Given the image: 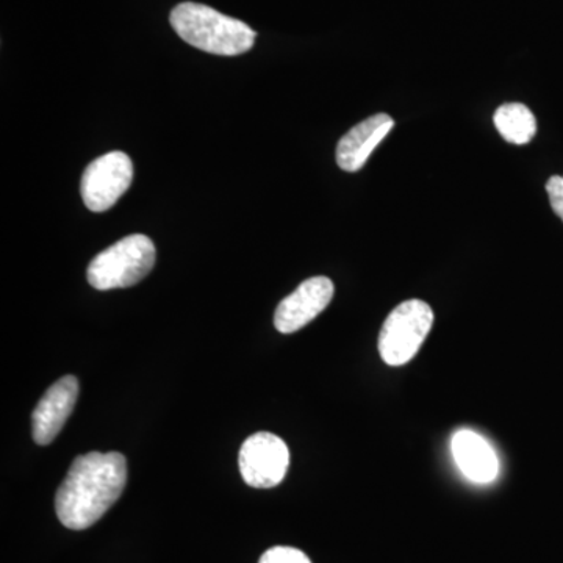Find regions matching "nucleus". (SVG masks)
Returning <instances> with one entry per match:
<instances>
[{"instance_id": "7", "label": "nucleus", "mask_w": 563, "mask_h": 563, "mask_svg": "<svg viewBox=\"0 0 563 563\" xmlns=\"http://www.w3.org/2000/svg\"><path fill=\"white\" fill-rule=\"evenodd\" d=\"M335 292L329 277L317 276L302 282L287 298L282 299L274 314V325L282 333L306 328L331 303Z\"/></svg>"}, {"instance_id": "6", "label": "nucleus", "mask_w": 563, "mask_h": 563, "mask_svg": "<svg viewBox=\"0 0 563 563\" xmlns=\"http://www.w3.org/2000/svg\"><path fill=\"white\" fill-rule=\"evenodd\" d=\"M290 465V451L279 437L257 432L243 443L240 472L244 483L254 488H273L284 481Z\"/></svg>"}, {"instance_id": "12", "label": "nucleus", "mask_w": 563, "mask_h": 563, "mask_svg": "<svg viewBox=\"0 0 563 563\" xmlns=\"http://www.w3.org/2000/svg\"><path fill=\"white\" fill-rule=\"evenodd\" d=\"M258 563H312L302 551L296 548L274 547L262 555Z\"/></svg>"}, {"instance_id": "2", "label": "nucleus", "mask_w": 563, "mask_h": 563, "mask_svg": "<svg viewBox=\"0 0 563 563\" xmlns=\"http://www.w3.org/2000/svg\"><path fill=\"white\" fill-rule=\"evenodd\" d=\"M169 21L185 43L196 49L224 57L246 54L257 38V33L243 21L225 16L202 3H180L172 11Z\"/></svg>"}, {"instance_id": "3", "label": "nucleus", "mask_w": 563, "mask_h": 563, "mask_svg": "<svg viewBox=\"0 0 563 563\" xmlns=\"http://www.w3.org/2000/svg\"><path fill=\"white\" fill-rule=\"evenodd\" d=\"M157 258L150 236H125L92 258L87 277L96 290L107 291L139 284L152 272Z\"/></svg>"}, {"instance_id": "9", "label": "nucleus", "mask_w": 563, "mask_h": 563, "mask_svg": "<svg viewBox=\"0 0 563 563\" xmlns=\"http://www.w3.org/2000/svg\"><path fill=\"white\" fill-rule=\"evenodd\" d=\"M393 128L395 121L385 113H377L368 120L358 122L339 141L336 165L343 172L357 173Z\"/></svg>"}, {"instance_id": "13", "label": "nucleus", "mask_w": 563, "mask_h": 563, "mask_svg": "<svg viewBox=\"0 0 563 563\" xmlns=\"http://www.w3.org/2000/svg\"><path fill=\"white\" fill-rule=\"evenodd\" d=\"M547 191L554 213L563 221V176L550 177L547 181Z\"/></svg>"}, {"instance_id": "8", "label": "nucleus", "mask_w": 563, "mask_h": 563, "mask_svg": "<svg viewBox=\"0 0 563 563\" xmlns=\"http://www.w3.org/2000/svg\"><path fill=\"white\" fill-rule=\"evenodd\" d=\"M79 398V380L74 376L62 377L41 398L32 415V435L36 444L46 446L57 439L68 421Z\"/></svg>"}, {"instance_id": "5", "label": "nucleus", "mask_w": 563, "mask_h": 563, "mask_svg": "<svg viewBox=\"0 0 563 563\" xmlns=\"http://www.w3.org/2000/svg\"><path fill=\"white\" fill-rule=\"evenodd\" d=\"M133 163L124 152L114 151L96 158L85 169L80 181L81 199L96 213L110 210L129 190Z\"/></svg>"}, {"instance_id": "1", "label": "nucleus", "mask_w": 563, "mask_h": 563, "mask_svg": "<svg viewBox=\"0 0 563 563\" xmlns=\"http://www.w3.org/2000/svg\"><path fill=\"white\" fill-rule=\"evenodd\" d=\"M128 483V462L120 453H88L70 465L55 495V512L65 528L84 531L98 523L120 499Z\"/></svg>"}, {"instance_id": "11", "label": "nucleus", "mask_w": 563, "mask_h": 563, "mask_svg": "<svg viewBox=\"0 0 563 563\" xmlns=\"http://www.w3.org/2000/svg\"><path fill=\"white\" fill-rule=\"evenodd\" d=\"M493 121L503 139L518 146L528 144L537 133L536 117L525 103H504L495 111Z\"/></svg>"}, {"instance_id": "10", "label": "nucleus", "mask_w": 563, "mask_h": 563, "mask_svg": "<svg viewBox=\"0 0 563 563\" xmlns=\"http://www.w3.org/2000/svg\"><path fill=\"white\" fill-rule=\"evenodd\" d=\"M453 454L461 472L476 484H490L499 472L498 457L484 437L463 429L453 437Z\"/></svg>"}, {"instance_id": "4", "label": "nucleus", "mask_w": 563, "mask_h": 563, "mask_svg": "<svg viewBox=\"0 0 563 563\" xmlns=\"http://www.w3.org/2000/svg\"><path fill=\"white\" fill-rule=\"evenodd\" d=\"M433 325L431 306L420 299H409L396 307L379 333V354L390 366L412 361Z\"/></svg>"}]
</instances>
